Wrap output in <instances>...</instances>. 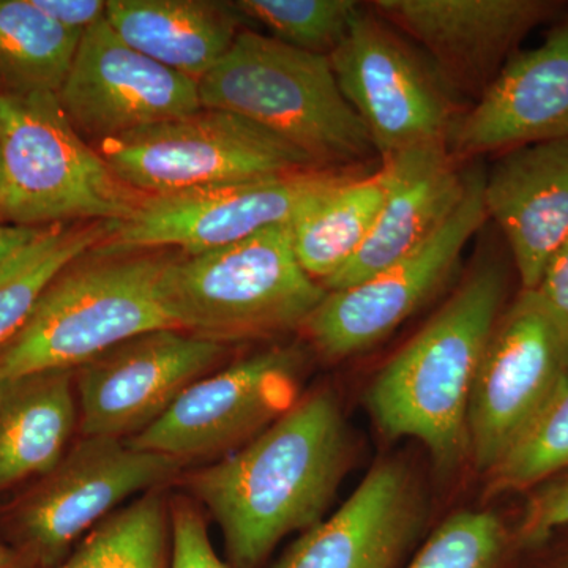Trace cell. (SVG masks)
I'll use <instances>...</instances> for the list:
<instances>
[{"label": "cell", "instance_id": "cell-23", "mask_svg": "<svg viewBox=\"0 0 568 568\" xmlns=\"http://www.w3.org/2000/svg\"><path fill=\"white\" fill-rule=\"evenodd\" d=\"M387 174L346 171L324 186L290 223L295 256L306 274L323 284L358 253L383 209Z\"/></svg>", "mask_w": 568, "mask_h": 568}, {"label": "cell", "instance_id": "cell-30", "mask_svg": "<svg viewBox=\"0 0 568 568\" xmlns=\"http://www.w3.org/2000/svg\"><path fill=\"white\" fill-rule=\"evenodd\" d=\"M170 568H230L216 555L204 515L192 499H171Z\"/></svg>", "mask_w": 568, "mask_h": 568}, {"label": "cell", "instance_id": "cell-29", "mask_svg": "<svg viewBox=\"0 0 568 568\" xmlns=\"http://www.w3.org/2000/svg\"><path fill=\"white\" fill-rule=\"evenodd\" d=\"M506 526L493 511L465 510L448 517L406 568H506Z\"/></svg>", "mask_w": 568, "mask_h": 568}, {"label": "cell", "instance_id": "cell-25", "mask_svg": "<svg viewBox=\"0 0 568 568\" xmlns=\"http://www.w3.org/2000/svg\"><path fill=\"white\" fill-rule=\"evenodd\" d=\"M112 222L52 224L22 245L0 268V347L29 320L37 302L67 265L102 244Z\"/></svg>", "mask_w": 568, "mask_h": 568}, {"label": "cell", "instance_id": "cell-32", "mask_svg": "<svg viewBox=\"0 0 568 568\" xmlns=\"http://www.w3.org/2000/svg\"><path fill=\"white\" fill-rule=\"evenodd\" d=\"M36 3L71 32L84 33L106 18L103 0H36Z\"/></svg>", "mask_w": 568, "mask_h": 568}, {"label": "cell", "instance_id": "cell-27", "mask_svg": "<svg viewBox=\"0 0 568 568\" xmlns=\"http://www.w3.org/2000/svg\"><path fill=\"white\" fill-rule=\"evenodd\" d=\"M244 18L263 24L272 39L295 50L331 58L362 10L353 0H241Z\"/></svg>", "mask_w": 568, "mask_h": 568}, {"label": "cell", "instance_id": "cell-4", "mask_svg": "<svg viewBox=\"0 0 568 568\" xmlns=\"http://www.w3.org/2000/svg\"><path fill=\"white\" fill-rule=\"evenodd\" d=\"M171 256L88 253L55 276L18 334L0 347V383L47 369H77L144 332L175 328L160 302Z\"/></svg>", "mask_w": 568, "mask_h": 568}, {"label": "cell", "instance_id": "cell-12", "mask_svg": "<svg viewBox=\"0 0 568 568\" xmlns=\"http://www.w3.org/2000/svg\"><path fill=\"white\" fill-rule=\"evenodd\" d=\"M304 357L274 347L201 377L155 424L126 443L183 465L226 457L298 402Z\"/></svg>", "mask_w": 568, "mask_h": 568}, {"label": "cell", "instance_id": "cell-20", "mask_svg": "<svg viewBox=\"0 0 568 568\" xmlns=\"http://www.w3.org/2000/svg\"><path fill=\"white\" fill-rule=\"evenodd\" d=\"M447 145L416 149L381 163L387 174L383 209L353 260L325 280V291L354 286L398 263L446 223L465 196L467 170Z\"/></svg>", "mask_w": 568, "mask_h": 568}, {"label": "cell", "instance_id": "cell-38", "mask_svg": "<svg viewBox=\"0 0 568 568\" xmlns=\"http://www.w3.org/2000/svg\"><path fill=\"white\" fill-rule=\"evenodd\" d=\"M0 545H2V544H0Z\"/></svg>", "mask_w": 568, "mask_h": 568}, {"label": "cell", "instance_id": "cell-13", "mask_svg": "<svg viewBox=\"0 0 568 568\" xmlns=\"http://www.w3.org/2000/svg\"><path fill=\"white\" fill-rule=\"evenodd\" d=\"M346 171L353 170H306L212 189L144 194L133 215L115 223L92 252L114 256L173 246L193 256L223 248L293 222L317 192Z\"/></svg>", "mask_w": 568, "mask_h": 568}, {"label": "cell", "instance_id": "cell-7", "mask_svg": "<svg viewBox=\"0 0 568 568\" xmlns=\"http://www.w3.org/2000/svg\"><path fill=\"white\" fill-rule=\"evenodd\" d=\"M115 178L141 194H171L320 170L283 138L233 112L201 108L99 142Z\"/></svg>", "mask_w": 568, "mask_h": 568}, {"label": "cell", "instance_id": "cell-24", "mask_svg": "<svg viewBox=\"0 0 568 568\" xmlns=\"http://www.w3.org/2000/svg\"><path fill=\"white\" fill-rule=\"evenodd\" d=\"M81 36L52 20L36 0H0V97L59 93Z\"/></svg>", "mask_w": 568, "mask_h": 568}, {"label": "cell", "instance_id": "cell-3", "mask_svg": "<svg viewBox=\"0 0 568 568\" xmlns=\"http://www.w3.org/2000/svg\"><path fill=\"white\" fill-rule=\"evenodd\" d=\"M203 108L233 112L293 144L320 170H351L376 155L346 102L331 59L242 29L200 81Z\"/></svg>", "mask_w": 568, "mask_h": 568}, {"label": "cell", "instance_id": "cell-34", "mask_svg": "<svg viewBox=\"0 0 568 568\" xmlns=\"http://www.w3.org/2000/svg\"><path fill=\"white\" fill-rule=\"evenodd\" d=\"M41 227L13 226L0 222V268L13 256L22 245L31 242Z\"/></svg>", "mask_w": 568, "mask_h": 568}, {"label": "cell", "instance_id": "cell-6", "mask_svg": "<svg viewBox=\"0 0 568 568\" xmlns=\"http://www.w3.org/2000/svg\"><path fill=\"white\" fill-rule=\"evenodd\" d=\"M0 222L22 227L122 223L144 194L119 181L67 118L58 93L0 97Z\"/></svg>", "mask_w": 568, "mask_h": 568}, {"label": "cell", "instance_id": "cell-33", "mask_svg": "<svg viewBox=\"0 0 568 568\" xmlns=\"http://www.w3.org/2000/svg\"><path fill=\"white\" fill-rule=\"evenodd\" d=\"M537 291L568 320V237L549 257Z\"/></svg>", "mask_w": 568, "mask_h": 568}, {"label": "cell", "instance_id": "cell-26", "mask_svg": "<svg viewBox=\"0 0 568 568\" xmlns=\"http://www.w3.org/2000/svg\"><path fill=\"white\" fill-rule=\"evenodd\" d=\"M171 500L151 489L112 511L52 568H170Z\"/></svg>", "mask_w": 568, "mask_h": 568}, {"label": "cell", "instance_id": "cell-37", "mask_svg": "<svg viewBox=\"0 0 568 568\" xmlns=\"http://www.w3.org/2000/svg\"><path fill=\"white\" fill-rule=\"evenodd\" d=\"M555 568H568V558L564 559L562 562L558 564Z\"/></svg>", "mask_w": 568, "mask_h": 568}, {"label": "cell", "instance_id": "cell-35", "mask_svg": "<svg viewBox=\"0 0 568 568\" xmlns=\"http://www.w3.org/2000/svg\"><path fill=\"white\" fill-rule=\"evenodd\" d=\"M0 568H26L17 552L0 545Z\"/></svg>", "mask_w": 568, "mask_h": 568}, {"label": "cell", "instance_id": "cell-10", "mask_svg": "<svg viewBox=\"0 0 568 568\" xmlns=\"http://www.w3.org/2000/svg\"><path fill=\"white\" fill-rule=\"evenodd\" d=\"M179 459L126 439L82 437L59 465L7 511V528L26 568H52L74 541L134 495L162 488L182 473Z\"/></svg>", "mask_w": 568, "mask_h": 568}, {"label": "cell", "instance_id": "cell-15", "mask_svg": "<svg viewBox=\"0 0 568 568\" xmlns=\"http://www.w3.org/2000/svg\"><path fill=\"white\" fill-rule=\"evenodd\" d=\"M58 99L77 132L99 142L203 108L200 82L133 50L106 18L82 33Z\"/></svg>", "mask_w": 568, "mask_h": 568}, {"label": "cell", "instance_id": "cell-19", "mask_svg": "<svg viewBox=\"0 0 568 568\" xmlns=\"http://www.w3.org/2000/svg\"><path fill=\"white\" fill-rule=\"evenodd\" d=\"M484 203L506 237L521 290H537L568 237V138L499 153L485 173Z\"/></svg>", "mask_w": 568, "mask_h": 568}, {"label": "cell", "instance_id": "cell-8", "mask_svg": "<svg viewBox=\"0 0 568 568\" xmlns=\"http://www.w3.org/2000/svg\"><path fill=\"white\" fill-rule=\"evenodd\" d=\"M568 381V320L537 290H521L493 328L478 364L467 450L489 474L510 454Z\"/></svg>", "mask_w": 568, "mask_h": 568}, {"label": "cell", "instance_id": "cell-11", "mask_svg": "<svg viewBox=\"0 0 568 568\" xmlns=\"http://www.w3.org/2000/svg\"><path fill=\"white\" fill-rule=\"evenodd\" d=\"M484 182L481 168L467 170L462 203L425 244L372 278L325 294L302 327L324 357L338 361L383 342L450 280L488 220Z\"/></svg>", "mask_w": 568, "mask_h": 568}, {"label": "cell", "instance_id": "cell-21", "mask_svg": "<svg viewBox=\"0 0 568 568\" xmlns=\"http://www.w3.org/2000/svg\"><path fill=\"white\" fill-rule=\"evenodd\" d=\"M235 3L212 0H110L106 21L133 50L200 82L242 31Z\"/></svg>", "mask_w": 568, "mask_h": 568}, {"label": "cell", "instance_id": "cell-1", "mask_svg": "<svg viewBox=\"0 0 568 568\" xmlns=\"http://www.w3.org/2000/svg\"><path fill=\"white\" fill-rule=\"evenodd\" d=\"M349 459L342 407L321 390L186 485L220 526L233 567L256 568L284 537L323 521Z\"/></svg>", "mask_w": 568, "mask_h": 568}, {"label": "cell", "instance_id": "cell-5", "mask_svg": "<svg viewBox=\"0 0 568 568\" xmlns=\"http://www.w3.org/2000/svg\"><path fill=\"white\" fill-rule=\"evenodd\" d=\"M325 294L298 263L290 223L212 252L170 257L159 283L175 328L224 345L304 327Z\"/></svg>", "mask_w": 568, "mask_h": 568}, {"label": "cell", "instance_id": "cell-36", "mask_svg": "<svg viewBox=\"0 0 568 568\" xmlns=\"http://www.w3.org/2000/svg\"><path fill=\"white\" fill-rule=\"evenodd\" d=\"M3 181H6V174H3V159L2 151H0V200H2Z\"/></svg>", "mask_w": 568, "mask_h": 568}, {"label": "cell", "instance_id": "cell-17", "mask_svg": "<svg viewBox=\"0 0 568 568\" xmlns=\"http://www.w3.org/2000/svg\"><path fill=\"white\" fill-rule=\"evenodd\" d=\"M568 138V14L529 51L515 52L448 136L457 162Z\"/></svg>", "mask_w": 568, "mask_h": 568}, {"label": "cell", "instance_id": "cell-28", "mask_svg": "<svg viewBox=\"0 0 568 568\" xmlns=\"http://www.w3.org/2000/svg\"><path fill=\"white\" fill-rule=\"evenodd\" d=\"M568 469V381L532 428L489 473L493 493L534 488Z\"/></svg>", "mask_w": 568, "mask_h": 568}, {"label": "cell", "instance_id": "cell-2", "mask_svg": "<svg viewBox=\"0 0 568 568\" xmlns=\"http://www.w3.org/2000/svg\"><path fill=\"white\" fill-rule=\"evenodd\" d=\"M506 293L503 264L477 260L443 308L381 369L366 395L381 433L420 440L443 473L469 455L470 392Z\"/></svg>", "mask_w": 568, "mask_h": 568}, {"label": "cell", "instance_id": "cell-18", "mask_svg": "<svg viewBox=\"0 0 568 568\" xmlns=\"http://www.w3.org/2000/svg\"><path fill=\"white\" fill-rule=\"evenodd\" d=\"M420 495L403 463H377L325 521L290 548L275 568H395L422 526Z\"/></svg>", "mask_w": 568, "mask_h": 568}, {"label": "cell", "instance_id": "cell-16", "mask_svg": "<svg viewBox=\"0 0 568 568\" xmlns=\"http://www.w3.org/2000/svg\"><path fill=\"white\" fill-rule=\"evenodd\" d=\"M560 6L551 0H375L369 10L420 44L452 91L477 100L521 40Z\"/></svg>", "mask_w": 568, "mask_h": 568}, {"label": "cell", "instance_id": "cell-14", "mask_svg": "<svg viewBox=\"0 0 568 568\" xmlns=\"http://www.w3.org/2000/svg\"><path fill=\"white\" fill-rule=\"evenodd\" d=\"M230 345L179 331L144 332L74 369L82 437L130 439L211 375Z\"/></svg>", "mask_w": 568, "mask_h": 568}, {"label": "cell", "instance_id": "cell-9", "mask_svg": "<svg viewBox=\"0 0 568 568\" xmlns=\"http://www.w3.org/2000/svg\"><path fill=\"white\" fill-rule=\"evenodd\" d=\"M328 59L339 91L365 126L381 163L448 144L462 114L455 92L429 59L369 7H362L345 41Z\"/></svg>", "mask_w": 568, "mask_h": 568}, {"label": "cell", "instance_id": "cell-22", "mask_svg": "<svg viewBox=\"0 0 568 568\" xmlns=\"http://www.w3.org/2000/svg\"><path fill=\"white\" fill-rule=\"evenodd\" d=\"M80 426L74 369L0 383V493L51 473Z\"/></svg>", "mask_w": 568, "mask_h": 568}, {"label": "cell", "instance_id": "cell-31", "mask_svg": "<svg viewBox=\"0 0 568 568\" xmlns=\"http://www.w3.org/2000/svg\"><path fill=\"white\" fill-rule=\"evenodd\" d=\"M568 526V469L530 488L518 528L519 544L536 547Z\"/></svg>", "mask_w": 568, "mask_h": 568}]
</instances>
